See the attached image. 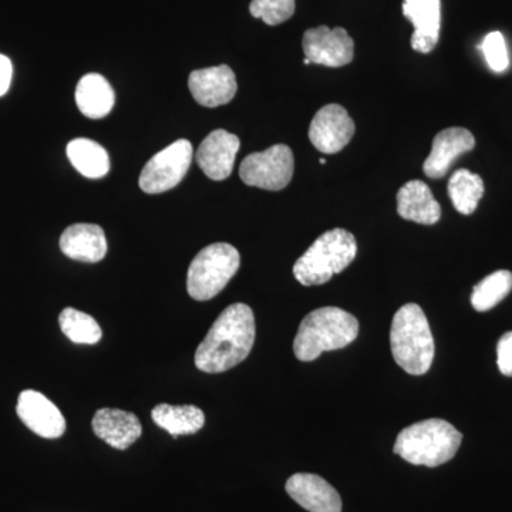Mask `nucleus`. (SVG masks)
Listing matches in <instances>:
<instances>
[{"label": "nucleus", "instance_id": "nucleus-20", "mask_svg": "<svg viewBox=\"0 0 512 512\" xmlns=\"http://www.w3.org/2000/svg\"><path fill=\"white\" fill-rule=\"evenodd\" d=\"M113 87L101 74L89 73L80 79L76 87V104L89 119H103L113 110Z\"/></svg>", "mask_w": 512, "mask_h": 512}, {"label": "nucleus", "instance_id": "nucleus-4", "mask_svg": "<svg viewBox=\"0 0 512 512\" xmlns=\"http://www.w3.org/2000/svg\"><path fill=\"white\" fill-rule=\"evenodd\" d=\"M390 346L397 365L413 376H423L433 365L434 339L426 313L416 303H407L394 315Z\"/></svg>", "mask_w": 512, "mask_h": 512}, {"label": "nucleus", "instance_id": "nucleus-17", "mask_svg": "<svg viewBox=\"0 0 512 512\" xmlns=\"http://www.w3.org/2000/svg\"><path fill=\"white\" fill-rule=\"evenodd\" d=\"M92 427L99 439L117 450H127L143 433V427L136 414L119 409L97 410Z\"/></svg>", "mask_w": 512, "mask_h": 512}, {"label": "nucleus", "instance_id": "nucleus-7", "mask_svg": "<svg viewBox=\"0 0 512 512\" xmlns=\"http://www.w3.org/2000/svg\"><path fill=\"white\" fill-rule=\"evenodd\" d=\"M293 170L295 160L291 148L276 144L262 153L249 154L239 167V177L249 187L281 191L291 183Z\"/></svg>", "mask_w": 512, "mask_h": 512}, {"label": "nucleus", "instance_id": "nucleus-28", "mask_svg": "<svg viewBox=\"0 0 512 512\" xmlns=\"http://www.w3.org/2000/svg\"><path fill=\"white\" fill-rule=\"evenodd\" d=\"M497 365L504 376L512 377V332L505 333L498 342Z\"/></svg>", "mask_w": 512, "mask_h": 512}, {"label": "nucleus", "instance_id": "nucleus-14", "mask_svg": "<svg viewBox=\"0 0 512 512\" xmlns=\"http://www.w3.org/2000/svg\"><path fill=\"white\" fill-rule=\"evenodd\" d=\"M286 493L309 512H342V498L335 487L316 474L298 473L286 481Z\"/></svg>", "mask_w": 512, "mask_h": 512}, {"label": "nucleus", "instance_id": "nucleus-2", "mask_svg": "<svg viewBox=\"0 0 512 512\" xmlns=\"http://www.w3.org/2000/svg\"><path fill=\"white\" fill-rule=\"evenodd\" d=\"M359 335V322L352 313L326 306L309 313L299 326L293 352L301 362H312L323 352L346 348Z\"/></svg>", "mask_w": 512, "mask_h": 512}, {"label": "nucleus", "instance_id": "nucleus-9", "mask_svg": "<svg viewBox=\"0 0 512 512\" xmlns=\"http://www.w3.org/2000/svg\"><path fill=\"white\" fill-rule=\"evenodd\" d=\"M303 52L313 64L326 67H342L352 63L355 42L345 29H329L328 26L306 30L303 35Z\"/></svg>", "mask_w": 512, "mask_h": 512}, {"label": "nucleus", "instance_id": "nucleus-29", "mask_svg": "<svg viewBox=\"0 0 512 512\" xmlns=\"http://www.w3.org/2000/svg\"><path fill=\"white\" fill-rule=\"evenodd\" d=\"M13 66L9 57L0 55V97L8 93L10 83H12Z\"/></svg>", "mask_w": 512, "mask_h": 512}, {"label": "nucleus", "instance_id": "nucleus-25", "mask_svg": "<svg viewBox=\"0 0 512 512\" xmlns=\"http://www.w3.org/2000/svg\"><path fill=\"white\" fill-rule=\"evenodd\" d=\"M60 329L77 345H96L103 338L99 323L87 313L66 308L59 316Z\"/></svg>", "mask_w": 512, "mask_h": 512}, {"label": "nucleus", "instance_id": "nucleus-6", "mask_svg": "<svg viewBox=\"0 0 512 512\" xmlns=\"http://www.w3.org/2000/svg\"><path fill=\"white\" fill-rule=\"evenodd\" d=\"M241 256L237 248L225 242L208 245L192 259L188 269L187 289L195 301H210L224 291L237 274Z\"/></svg>", "mask_w": 512, "mask_h": 512}, {"label": "nucleus", "instance_id": "nucleus-12", "mask_svg": "<svg viewBox=\"0 0 512 512\" xmlns=\"http://www.w3.org/2000/svg\"><path fill=\"white\" fill-rule=\"evenodd\" d=\"M188 87L195 101L210 109L228 104L238 90L237 77L227 64L194 70L188 79Z\"/></svg>", "mask_w": 512, "mask_h": 512}, {"label": "nucleus", "instance_id": "nucleus-30", "mask_svg": "<svg viewBox=\"0 0 512 512\" xmlns=\"http://www.w3.org/2000/svg\"><path fill=\"white\" fill-rule=\"evenodd\" d=\"M303 64H311V60L306 59L305 57V59H303Z\"/></svg>", "mask_w": 512, "mask_h": 512}, {"label": "nucleus", "instance_id": "nucleus-1", "mask_svg": "<svg viewBox=\"0 0 512 512\" xmlns=\"http://www.w3.org/2000/svg\"><path fill=\"white\" fill-rule=\"evenodd\" d=\"M255 316L245 303H234L218 316L195 352L204 373H224L244 362L254 348Z\"/></svg>", "mask_w": 512, "mask_h": 512}, {"label": "nucleus", "instance_id": "nucleus-26", "mask_svg": "<svg viewBox=\"0 0 512 512\" xmlns=\"http://www.w3.org/2000/svg\"><path fill=\"white\" fill-rule=\"evenodd\" d=\"M249 12L266 25H281L295 13V0H252Z\"/></svg>", "mask_w": 512, "mask_h": 512}, {"label": "nucleus", "instance_id": "nucleus-22", "mask_svg": "<svg viewBox=\"0 0 512 512\" xmlns=\"http://www.w3.org/2000/svg\"><path fill=\"white\" fill-rule=\"evenodd\" d=\"M66 153L70 163L83 177L97 180L109 173V154L90 138H74L67 144Z\"/></svg>", "mask_w": 512, "mask_h": 512}, {"label": "nucleus", "instance_id": "nucleus-23", "mask_svg": "<svg viewBox=\"0 0 512 512\" xmlns=\"http://www.w3.org/2000/svg\"><path fill=\"white\" fill-rule=\"evenodd\" d=\"M448 195L460 214L471 215L484 195L483 178L466 168L457 170L448 181Z\"/></svg>", "mask_w": 512, "mask_h": 512}, {"label": "nucleus", "instance_id": "nucleus-24", "mask_svg": "<svg viewBox=\"0 0 512 512\" xmlns=\"http://www.w3.org/2000/svg\"><path fill=\"white\" fill-rule=\"evenodd\" d=\"M512 291V274L510 271H497L488 275L474 286L471 293V305L477 312H487L507 298Z\"/></svg>", "mask_w": 512, "mask_h": 512}, {"label": "nucleus", "instance_id": "nucleus-10", "mask_svg": "<svg viewBox=\"0 0 512 512\" xmlns=\"http://www.w3.org/2000/svg\"><path fill=\"white\" fill-rule=\"evenodd\" d=\"M355 123L340 104H328L313 117L309 140L323 154H336L348 146L355 136Z\"/></svg>", "mask_w": 512, "mask_h": 512}, {"label": "nucleus", "instance_id": "nucleus-19", "mask_svg": "<svg viewBox=\"0 0 512 512\" xmlns=\"http://www.w3.org/2000/svg\"><path fill=\"white\" fill-rule=\"evenodd\" d=\"M397 212L403 220L423 225L437 224L441 218L439 202L429 185L419 180L409 181L397 192Z\"/></svg>", "mask_w": 512, "mask_h": 512}, {"label": "nucleus", "instance_id": "nucleus-31", "mask_svg": "<svg viewBox=\"0 0 512 512\" xmlns=\"http://www.w3.org/2000/svg\"><path fill=\"white\" fill-rule=\"evenodd\" d=\"M320 164H322V165H325V164H326V160H325V158H320Z\"/></svg>", "mask_w": 512, "mask_h": 512}, {"label": "nucleus", "instance_id": "nucleus-27", "mask_svg": "<svg viewBox=\"0 0 512 512\" xmlns=\"http://www.w3.org/2000/svg\"><path fill=\"white\" fill-rule=\"evenodd\" d=\"M484 53L488 66L495 73H503L510 66V57H508L507 45L503 33L491 32L484 37L480 46Z\"/></svg>", "mask_w": 512, "mask_h": 512}, {"label": "nucleus", "instance_id": "nucleus-3", "mask_svg": "<svg viewBox=\"0 0 512 512\" xmlns=\"http://www.w3.org/2000/svg\"><path fill=\"white\" fill-rule=\"evenodd\" d=\"M461 441L463 434L453 424L429 419L400 431L393 451L413 466L439 467L453 460Z\"/></svg>", "mask_w": 512, "mask_h": 512}, {"label": "nucleus", "instance_id": "nucleus-21", "mask_svg": "<svg viewBox=\"0 0 512 512\" xmlns=\"http://www.w3.org/2000/svg\"><path fill=\"white\" fill-rule=\"evenodd\" d=\"M151 417L158 427L168 431L174 439L183 434L198 433L205 424L204 412L190 404H184V406L158 404L151 412Z\"/></svg>", "mask_w": 512, "mask_h": 512}, {"label": "nucleus", "instance_id": "nucleus-8", "mask_svg": "<svg viewBox=\"0 0 512 512\" xmlns=\"http://www.w3.org/2000/svg\"><path fill=\"white\" fill-rule=\"evenodd\" d=\"M194 150L190 141L177 140L151 158L140 174V188L147 194L173 190L190 170Z\"/></svg>", "mask_w": 512, "mask_h": 512}, {"label": "nucleus", "instance_id": "nucleus-13", "mask_svg": "<svg viewBox=\"0 0 512 512\" xmlns=\"http://www.w3.org/2000/svg\"><path fill=\"white\" fill-rule=\"evenodd\" d=\"M239 147H241V141L235 134L225 130H215L210 136L204 138L198 147L195 160L208 178L222 181L234 170Z\"/></svg>", "mask_w": 512, "mask_h": 512}, {"label": "nucleus", "instance_id": "nucleus-5", "mask_svg": "<svg viewBox=\"0 0 512 512\" xmlns=\"http://www.w3.org/2000/svg\"><path fill=\"white\" fill-rule=\"evenodd\" d=\"M357 254V242L353 234L342 228L325 232L308 248L293 265V276L303 286L323 285L340 274Z\"/></svg>", "mask_w": 512, "mask_h": 512}, {"label": "nucleus", "instance_id": "nucleus-16", "mask_svg": "<svg viewBox=\"0 0 512 512\" xmlns=\"http://www.w3.org/2000/svg\"><path fill=\"white\" fill-rule=\"evenodd\" d=\"M403 15L413 23L412 47L430 53L439 43L441 29L440 0H404Z\"/></svg>", "mask_w": 512, "mask_h": 512}, {"label": "nucleus", "instance_id": "nucleus-15", "mask_svg": "<svg viewBox=\"0 0 512 512\" xmlns=\"http://www.w3.org/2000/svg\"><path fill=\"white\" fill-rule=\"evenodd\" d=\"M476 138L463 127H450L440 131L434 138L430 156L424 161V174L433 180H440L450 170V165L461 154L473 150Z\"/></svg>", "mask_w": 512, "mask_h": 512}, {"label": "nucleus", "instance_id": "nucleus-18", "mask_svg": "<svg viewBox=\"0 0 512 512\" xmlns=\"http://www.w3.org/2000/svg\"><path fill=\"white\" fill-rule=\"evenodd\" d=\"M60 249L74 261L96 264L107 254L106 235L99 225H70L60 237Z\"/></svg>", "mask_w": 512, "mask_h": 512}, {"label": "nucleus", "instance_id": "nucleus-11", "mask_svg": "<svg viewBox=\"0 0 512 512\" xmlns=\"http://www.w3.org/2000/svg\"><path fill=\"white\" fill-rule=\"evenodd\" d=\"M16 412L23 424L43 439H59L66 431V420L62 412L45 394L36 390L20 393Z\"/></svg>", "mask_w": 512, "mask_h": 512}]
</instances>
